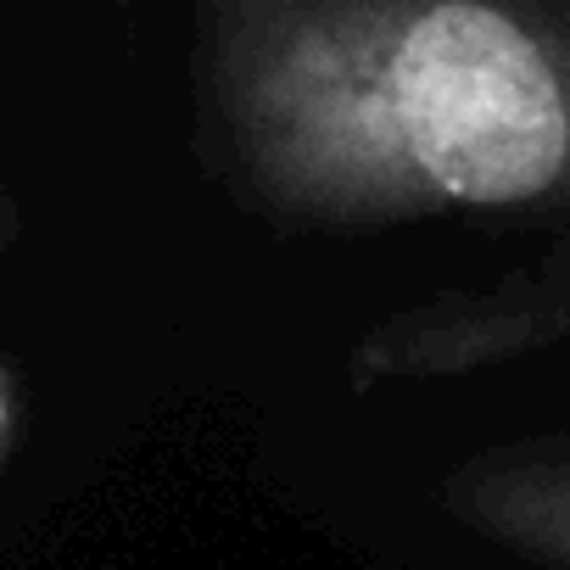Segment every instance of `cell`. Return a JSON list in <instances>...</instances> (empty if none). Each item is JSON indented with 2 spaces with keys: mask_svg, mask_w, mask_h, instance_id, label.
Masks as SVG:
<instances>
[{
  "mask_svg": "<svg viewBox=\"0 0 570 570\" xmlns=\"http://www.w3.org/2000/svg\"><path fill=\"white\" fill-rule=\"evenodd\" d=\"M190 57L257 218H570V0H207Z\"/></svg>",
  "mask_w": 570,
  "mask_h": 570,
  "instance_id": "cell-1",
  "label": "cell"
},
{
  "mask_svg": "<svg viewBox=\"0 0 570 570\" xmlns=\"http://www.w3.org/2000/svg\"><path fill=\"white\" fill-rule=\"evenodd\" d=\"M570 347V257H542L492 285L442 292L370 325L347 358L358 386L436 381Z\"/></svg>",
  "mask_w": 570,
  "mask_h": 570,
  "instance_id": "cell-2",
  "label": "cell"
},
{
  "mask_svg": "<svg viewBox=\"0 0 570 570\" xmlns=\"http://www.w3.org/2000/svg\"><path fill=\"white\" fill-rule=\"evenodd\" d=\"M18 431H23V386H18V370L0 358V464L12 459Z\"/></svg>",
  "mask_w": 570,
  "mask_h": 570,
  "instance_id": "cell-4",
  "label": "cell"
},
{
  "mask_svg": "<svg viewBox=\"0 0 570 570\" xmlns=\"http://www.w3.org/2000/svg\"><path fill=\"white\" fill-rule=\"evenodd\" d=\"M436 503L481 542L542 570H570V431L498 442L453 464Z\"/></svg>",
  "mask_w": 570,
  "mask_h": 570,
  "instance_id": "cell-3",
  "label": "cell"
},
{
  "mask_svg": "<svg viewBox=\"0 0 570 570\" xmlns=\"http://www.w3.org/2000/svg\"><path fill=\"white\" fill-rule=\"evenodd\" d=\"M12 224H18V213H12V202H7V190H0V246H7V235H12Z\"/></svg>",
  "mask_w": 570,
  "mask_h": 570,
  "instance_id": "cell-5",
  "label": "cell"
}]
</instances>
